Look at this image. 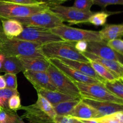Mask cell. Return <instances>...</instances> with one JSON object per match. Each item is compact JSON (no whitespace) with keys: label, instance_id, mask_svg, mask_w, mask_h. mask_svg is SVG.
<instances>
[{"label":"cell","instance_id":"cell-46","mask_svg":"<svg viewBox=\"0 0 123 123\" xmlns=\"http://www.w3.org/2000/svg\"><path fill=\"white\" fill-rule=\"evenodd\" d=\"M98 123H100V122H98Z\"/></svg>","mask_w":123,"mask_h":123},{"label":"cell","instance_id":"cell-1","mask_svg":"<svg viewBox=\"0 0 123 123\" xmlns=\"http://www.w3.org/2000/svg\"><path fill=\"white\" fill-rule=\"evenodd\" d=\"M40 45L16 38L7 37L0 25V53L8 57H32L45 58L41 51ZM46 59V58H45Z\"/></svg>","mask_w":123,"mask_h":123},{"label":"cell","instance_id":"cell-35","mask_svg":"<svg viewBox=\"0 0 123 123\" xmlns=\"http://www.w3.org/2000/svg\"><path fill=\"white\" fill-rule=\"evenodd\" d=\"M74 118L70 116H58L55 118V123H73Z\"/></svg>","mask_w":123,"mask_h":123},{"label":"cell","instance_id":"cell-11","mask_svg":"<svg viewBox=\"0 0 123 123\" xmlns=\"http://www.w3.org/2000/svg\"><path fill=\"white\" fill-rule=\"evenodd\" d=\"M87 43L88 47L86 52L94 54L103 59L115 60L123 63V55H120L109 48L106 45V42L104 41H91L87 42Z\"/></svg>","mask_w":123,"mask_h":123},{"label":"cell","instance_id":"cell-24","mask_svg":"<svg viewBox=\"0 0 123 123\" xmlns=\"http://www.w3.org/2000/svg\"><path fill=\"white\" fill-rule=\"evenodd\" d=\"M90 63L91 65V67L93 68L95 72L97 73V74L98 76L101 77L102 79L104 80L105 81H107V82H112V81H114L116 79H120L118 78L117 76L109 71V69L103 66V65H100V64L98 63L95 62L91 61L90 60Z\"/></svg>","mask_w":123,"mask_h":123},{"label":"cell","instance_id":"cell-10","mask_svg":"<svg viewBox=\"0 0 123 123\" xmlns=\"http://www.w3.org/2000/svg\"><path fill=\"white\" fill-rule=\"evenodd\" d=\"M49 61L50 62L52 65L57 68L60 71L63 72L73 82H79V83H85V84L102 83L97 80L91 78V77L82 73L80 71L66 65L60 59H56V58H53V59H49Z\"/></svg>","mask_w":123,"mask_h":123},{"label":"cell","instance_id":"cell-3","mask_svg":"<svg viewBox=\"0 0 123 123\" xmlns=\"http://www.w3.org/2000/svg\"><path fill=\"white\" fill-rule=\"evenodd\" d=\"M48 8V5L44 3L25 5L0 0V20L25 18Z\"/></svg>","mask_w":123,"mask_h":123},{"label":"cell","instance_id":"cell-31","mask_svg":"<svg viewBox=\"0 0 123 123\" xmlns=\"http://www.w3.org/2000/svg\"><path fill=\"white\" fill-rule=\"evenodd\" d=\"M3 76L6 84V88L12 89H17L18 83H17L16 74L11 73H6Z\"/></svg>","mask_w":123,"mask_h":123},{"label":"cell","instance_id":"cell-38","mask_svg":"<svg viewBox=\"0 0 123 123\" xmlns=\"http://www.w3.org/2000/svg\"><path fill=\"white\" fill-rule=\"evenodd\" d=\"M4 1L14 2V3L21 4H25V5L38 4L42 3V2H38L37 0H4Z\"/></svg>","mask_w":123,"mask_h":123},{"label":"cell","instance_id":"cell-44","mask_svg":"<svg viewBox=\"0 0 123 123\" xmlns=\"http://www.w3.org/2000/svg\"><path fill=\"white\" fill-rule=\"evenodd\" d=\"M5 59H6V57H5V55H3L2 54H1V53H0V62L2 63H3Z\"/></svg>","mask_w":123,"mask_h":123},{"label":"cell","instance_id":"cell-19","mask_svg":"<svg viewBox=\"0 0 123 123\" xmlns=\"http://www.w3.org/2000/svg\"><path fill=\"white\" fill-rule=\"evenodd\" d=\"M37 94L45 98L53 106L64 101L74 100L80 98L79 97L71 96L63 94L57 90H50L48 89H40L37 90Z\"/></svg>","mask_w":123,"mask_h":123},{"label":"cell","instance_id":"cell-41","mask_svg":"<svg viewBox=\"0 0 123 123\" xmlns=\"http://www.w3.org/2000/svg\"><path fill=\"white\" fill-rule=\"evenodd\" d=\"M6 88V84L3 76L0 75V89Z\"/></svg>","mask_w":123,"mask_h":123},{"label":"cell","instance_id":"cell-20","mask_svg":"<svg viewBox=\"0 0 123 123\" xmlns=\"http://www.w3.org/2000/svg\"><path fill=\"white\" fill-rule=\"evenodd\" d=\"M102 40L107 42L115 39H121L123 35V25L120 24H106L99 31Z\"/></svg>","mask_w":123,"mask_h":123},{"label":"cell","instance_id":"cell-27","mask_svg":"<svg viewBox=\"0 0 123 123\" xmlns=\"http://www.w3.org/2000/svg\"><path fill=\"white\" fill-rule=\"evenodd\" d=\"M37 100L35 103L50 118L55 119L56 116V114L52 105L43 96L38 94H37Z\"/></svg>","mask_w":123,"mask_h":123},{"label":"cell","instance_id":"cell-2","mask_svg":"<svg viewBox=\"0 0 123 123\" xmlns=\"http://www.w3.org/2000/svg\"><path fill=\"white\" fill-rule=\"evenodd\" d=\"M74 42H56L41 46V51L47 59L56 58L66 59L76 61L90 62L88 59L76 49Z\"/></svg>","mask_w":123,"mask_h":123},{"label":"cell","instance_id":"cell-42","mask_svg":"<svg viewBox=\"0 0 123 123\" xmlns=\"http://www.w3.org/2000/svg\"><path fill=\"white\" fill-rule=\"evenodd\" d=\"M81 121H82L84 123H98L97 120L95 119H79Z\"/></svg>","mask_w":123,"mask_h":123},{"label":"cell","instance_id":"cell-17","mask_svg":"<svg viewBox=\"0 0 123 123\" xmlns=\"http://www.w3.org/2000/svg\"><path fill=\"white\" fill-rule=\"evenodd\" d=\"M69 116L78 119H97L101 117L96 110L83 102L81 99Z\"/></svg>","mask_w":123,"mask_h":123},{"label":"cell","instance_id":"cell-36","mask_svg":"<svg viewBox=\"0 0 123 123\" xmlns=\"http://www.w3.org/2000/svg\"><path fill=\"white\" fill-rule=\"evenodd\" d=\"M74 48L78 50L79 53H83L84 52L86 51L88 47V43L86 41H79V42H74Z\"/></svg>","mask_w":123,"mask_h":123},{"label":"cell","instance_id":"cell-5","mask_svg":"<svg viewBox=\"0 0 123 123\" xmlns=\"http://www.w3.org/2000/svg\"><path fill=\"white\" fill-rule=\"evenodd\" d=\"M79 90L80 97L96 101H110L123 104V100L110 92L102 83L85 84L74 82Z\"/></svg>","mask_w":123,"mask_h":123},{"label":"cell","instance_id":"cell-25","mask_svg":"<svg viewBox=\"0 0 123 123\" xmlns=\"http://www.w3.org/2000/svg\"><path fill=\"white\" fill-rule=\"evenodd\" d=\"M121 13V12H107V11H102V12H94L88 19L87 23L92 24L96 26H102L105 25L106 23L107 19L111 15L117 13Z\"/></svg>","mask_w":123,"mask_h":123},{"label":"cell","instance_id":"cell-9","mask_svg":"<svg viewBox=\"0 0 123 123\" xmlns=\"http://www.w3.org/2000/svg\"><path fill=\"white\" fill-rule=\"evenodd\" d=\"M49 9L55 13L63 22L72 24L87 23L88 19L94 12H85L73 7H66L61 5L48 6Z\"/></svg>","mask_w":123,"mask_h":123},{"label":"cell","instance_id":"cell-37","mask_svg":"<svg viewBox=\"0 0 123 123\" xmlns=\"http://www.w3.org/2000/svg\"><path fill=\"white\" fill-rule=\"evenodd\" d=\"M95 119L97 120L98 122H100V123H119V122L112 116V114L100 117V118H97V119Z\"/></svg>","mask_w":123,"mask_h":123},{"label":"cell","instance_id":"cell-22","mask_svg":"<svg viewBox=\"0 0 123 123\" xmlns=\"http://www.w3.org/2000/svg\"><path fill=\"white\" fill-rule=\"evenodd\" d=\"M1 72L17 74L20 72H24V69L18 57H8L5 59Z\"/></svg>","mask_w":123,"mask_h":123},{"label":"cell","instance_id":"cell-16","mask_svg":"<svg viewBox=\"0 0 123 123\" xmlns=\"http://www.w3.org/2000/svg\"><path fill=\"white\" fill-rule=\"evenodd\" d=\"M82 54H84L87 59H89V60L95 62L103 65L109 71L115 74L118 78L123 80V63L115 60L103 59L86 51L84 52Z\"/></svg>","mask_w":123,"mask_h":123},{"label":"cell","instance_id":"cell-7","mask_svg":"<svg viewBox=\"0 0 123 123\" xmlns=\"http://www.w3.org/2000/svg\"><path fill=\"white\" fill-rule=\"evenodd\" d=\"M16 38L40 45L64 41L60 36L52 32L50 29L30 26H24L23 31Z\"/></svg>","mask_w":123,"mask_h":123},{"label":"cell","instance_id":"cell-8","mask_svg":"<svg viewBox=\"0 0 123 123\" xmlns=\"http://www.w3.org/2000/svg\"><path fill=\"white\" fill-rule=\"evenodd\" d=\"M52 83L57 91L76 97H80L79 90L74 82L50 63L46 71Z\"/></svg>","mask_w":123,"mask_h":123},{"label":"cell","instance_id":"cell-32","mask_svg":"<svg viewBox=\"0 0 123 123\" xmlns=\"http://www.w3.org/2000/svg\"><path fill=\"white\" fill-rule=\"evenodd\" d=\"M20 98L19 95H14L8 100V107L13 111H16L21 107Z\"/></svg>","mask_w":123,"mask_h":123},{"label":"cell","instance_id":"cell-12","mask_svg":"<svg viewBox=\"0 0 123 123\" xmlns=\"http://www.w3.org/2000/svg\"><path fill=\"white\" fill-rule=\"evenodd\" d=\"M23 73L25 78L32 84L37 91L40 89L56 90L46 71L34 72L24 71Z\"/></svg>","mask_w":123,"mask_h":123},{"label":"cell","instance_id":"cell-26","mask_svg":"<svg viewBox=\"0 0 123 123\" xmlns=\"http://www.w3.org/2000/svg\"><path fill=\"white\" fill-rule=\"evenodd\" d=\"M123 79H116L112 82L105 81L103 84L111 94L123 100Z\"/></svg>","mask_w":123,"mask_h":123},{"label":"cell","instance_id":"cell-29","mask_svg":"<svg viewBox=\"0 0 123 123\" xmlns=\"http://www.w3.org/2000/svg\"><path fill=\"white\" fill-rule=\"evenodd\" d=\"M93 5V0H74L72 7L82 12H90Z\"/></svg>","mask_w":123,"mask_h":123},{"label":"cell","instance_id":"cell-15","mask_svg":"<svg viewBox=\"0 0 123 123\" xmlns=\"http://www.w3.org/2000/svg\"><path fill=\"white\" fill-rule=\"evenodd\" d=\"M24 71L34 72L46 71L50 65L49 60L45 58L32 57H18Z\"/></svg>","mask_w":123,"mask_h":123},{"label":"cell","instance_id":"cell-4","mask_svg":"<svg viewBox=\"0 0 123 123\" xmlns=\"http://www.w3.org/2000/svg\"><path fill=\"white\" fill-rule=\"evenodd\" d=\"M51 31L58 35L64 41L69 42H76L79 41L91 42L103 41L99 31L83 30L77 28L71 27L65 24L61 26L50 29Z\"/></svg>","mask_w":123,"mask_h":123},{"label":"cell","instance_id":"cell-43","mask_svg":"<svg viewBox=\"0 0 123 123\" xmlns=\"http://www.w3.org/2000/svg\"><path fill=\"white\" fill-rule=\"evenodd\" d=\"M14 123H25L22 121V118H21L20 117H19V116H18L16 120V121L14 122Z\"/></svg>","mask_w":123,"mask_h":123},{"label":"cell","instance_id":"cell-40","mask_svg":"<svg viewBox=\"0 0 123 123\" xmlns=\"http://www.w3.org/2000/svg\"><path fill=\"white\" fill-rule=\"evenodd\" d=\"M112 115L116 120L119 122V123H123V111L115 112L112 113Z\"/></svg>","mask_w":123,"mask_h":123},{"label":"cell","instance_id":"cell-13","mask_svg":"<svg viewBox=\"0 0 123 123\" xmlns=\"http://www.w3.org/2000/svg\"><path fill=\"white\" fill-rule=\"evenodd\" d=\"M20 109L25 111L20 118H25L30 123H55V119L48 116L36 103L28 106H21Z\"/></svg>","mask_w":123,"mask_h":123},{"label":"cell","instance_id":"cell-39","mask_svg":"<svg viewBox=\"0 0 123 123\" xmlns=\"http://www.w3.org/2000/svg\"><path fill=\"white\" fill-rule=\"evenodd\" d=\"M38 2L46 4L48 6H55V5H61L67 1L68 0H37Z\"/></svg>","mask_w":123,"mask_h":123},{"label":"cell","instance_id":"cell-21","mask_svg":"<svg viewBox=\"0 0 123 123\" xmlns=\"http://www.w3.org/2000/svg\"><path fill=\"white\" fill-rule=\"evenodd\" d=\"M1 20L2 31L7 37L16 38L24 30V25L16 19H2Z\"/></svg>","mask_w":123,"mask_h":123},{"label":"cell","instance_id":"cell-23","mask_svg":"<svg viewBox=\"0 0 123 123\" xmlns=\"http://www.w3.org/2000/svg\"><path fill=\"white\" fill-rule=\"evenodd\" d=\"M80 99L81 98L76 99V100L64 101V102H60V103L53 106L54 110H55V112H56V115L69 116L73 111L74 107L80 101Z\"/></svg>","mask_w":123,"mask_h":123},{"label":"cell","instance_id":"cell-6","mask_svg":"<svg viewBox=\"0 0 123 123\" xmlns=\"http://www.w3.org/2000/svg\"><path fill=\"white\" fill-rule=\"evenodd\" d=\"M24 26L37 27L52 29L64 25V22L48 8L25 18H15Z\"/></svg>","mask_w":123,"mask_h":123},{"label":"cell","instance_id":"cell-14","mask_svg":"<svg viewBox=\"0 0 123 123\" xmlns=\"http://www.w3.org/2000/svg\"><path fill=\"white\" fill-rule=\"evenodd\" d=\"M83 102L93 107L98 112L101 117L112 114L115 112L123 111V104L110 101H96L81 98Z\"/></svg>","mask_w":123,"mask_h":123},{"label":"cell","instance_id":"cell-28","mask_svg":"<svg viewBox=\"0 0 123 123\" xmlns=\"http://www.w3.org/2000/svg\"><path fill=\"white\" fill-rule=\"evenodd\" d=\"M18 115L9 108L0 109V123H14Z\"/></svg>","mask_w":123,"mask_h":123},{"label":"cell","instance_id":"cell-33","mask_svg":"<svg viewBox=\"0 0 123 123\" xmlns=\"http://www.w3.org/2000/svg\"><path fill=\"white\" fill-rule=\"evenodd\" d=\"M93 4L102 8H106L110 5H123V0H93Z\"/></svg>","mask_w":123,"mask_h":123},{"label":"cell","instance_id":"cell-34","mask_svg":"<svg viewBox=\"0 0 123 123\" xmlns=\"http://www.w3.org/2000/svg\"><path fill=\"white\" fill-rule=\"evenodd\" d=\"M14 95H19L17 89H12L9 88H4L0 89V97L8 100V99Z\"/></svg>","mask_w":123,"mask_h":123},{"label":"cell","instance_id":"cell-18","mask_svg":"<svg viewBox=\"0 0 123 123\" xmlns=\"http://www.w3.org/2000/svg\"><path fill=\"white\" fill-rule=\"evenodd\" d=\"M60 59L61 62H62L66 65H68V66L80 71L82 73L86 75L89 76V77H91V78L97 80L99 81L102 83H103L105 82L104 80L102 79L100 76H98L97 74V73L95 72L93 68L91 67L90 62H79L76 61V60L62 59V58H60V59Z\"/></svg>","mask_w":123,"mask_h":123},{"label":"cell","instance_id":"cell-30","mask_svg":"<svg viewBox=\"0 0 123 123\" xmlns=\"http://www.w3.org/2000/svg\"><path fill=\"white\" fill-rule=\"evenodd\" d=\"M106 45L115 52L123 55V41L121 39H115L108 41Z\"/></svg>","mask_w":123,"mask_h":123},{"label":"cell","instance_id":"cell-45","mask_svg":"<svg viewBox=\"0 0 123 123\" xmlns=\"http://www.w3.org/2000/svg\"><path fill=\"white\" fill-rule=\"evenodd\" d=\"M73 123H83L82 121H81L79 120V119H76V118H74Z\"/></svg>","mask_w":123,"mask_h":123}]
</instances>
